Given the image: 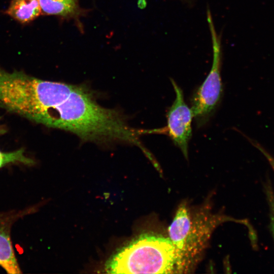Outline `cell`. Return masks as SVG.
<instances>
[{
	"mask_svg": "<svg viewBox=\"0 0 274 274\" xmlns=\"http://www.w3.org/2000/svg\"><path fill=\"white\" fill-rule=\"evenodd\" d=\"M0 105L49 128L72 132L82 140L100 144L126 143L147 152L125 117L104 108L81 85L43 80L22 72L0 71Z\"/></svg>",
	"mask_w": 274,
	"mask_h": 274,
	"instance_id": "6da1fadb",
	"label": "cell"
},
{
	"mask_svg": "<svg viewBox=\"0 0 274 274\" xmlns=\"http://www.w3.org/2000/svg\"><path fill=\"white\" fill-rule=\"evenodd\" d=\"M175 261L169 238L143 234L119 249L106 270L110 273H168L174 270Z\"/></svg>",
	"mask_w": 274,
	"mask_h": 274,
	"instance_id": "7a4b0ae2",
	"label": "cell"
},
{
	"mask_svg": "<svg viewBox=\"0 0 274 274\" xmlns=\"http://www.w3.org/2000/svg\"><path fill=\"white\" fill-rule=\"evenodd\" d=\"M207 20L211 33L213 50L211 69L191 100V110L198 127L204 125L214 113L222 94L221 67L222 49L221 35L216 29L212 13L208 7Z\"/></svg>",
	"mask_w": 274,
	"mask_h": 274,
	"instance_id": "3957f363",
	"label": "cell"
},
{
	"mask_svg": "<svg viewBox=\"0 0 274 274\" xmlns=\"http://www.w3.org/2000/svg\"><path fill=\"white\" fill-rule=\"evenodd\" d=\"M176 98L167 113V125L165 131L187 158L188 143L191 137L192 110L186 104L181 88L170 80Z\"/></svg>",
	"mask_w": 274,
	"mask_h": 274,
	"instance_id": "277c9868",
	"label": "cell"
},
{
	"mask_svg": "<svg viewBox=\"0 0 274 274\" xmlns=\"http://www.w3.org/2000/svg\"><path fill=\"white\" fill-rule=\"evenodd\" d=\"M32 207L0 214V266L9 274L21 273L11 238L13 224L20 218L32 213Z\"/></svg>",
	"mask_w": 274,
	"mask_h": 274,
	"instance_id": "5b68a950",
	"label": "cell"
},
{
	"mask_svg": "<svg viewBox=\"0 0 274 274\" xmlns=\"http://www.w3.org/2000/svg\"><path fill=\"white\" fill-rule=\"evenodd\" d=\"M42 13L48 15H55L65 19H79L85 10L81 8L79 0H39Z\"/></svg>",
	"mask_w": 274,
	"mask_h": 274,
	"instance_id": "8992f818",
	"label": "cell"
},
{
	"mask_svg": "<svg viewBox=\"0 0 274 274\" xmlns=\"http://www.w3.org/2000/svg\"><path fill=\"white\" fill-rule=\"evenodd\" d=\"M6 13L24 23L33 20L42 12L39 0H12Z\"/></svg>",
	"mask_w": 274,
	"mask_h": 274,
	"instance_id": "52a82bcc",
	"label": "cell"
},
{
	"mask_svg": "<svg viewBox=\"0 0 274 274\" xmlns=\"http://www.w3.org/2000/svg\"><path fill=\"white\" fill-rule=\"evenodd\" d=\"M14 163L32 165L34 164L35 161L24 155V149H19L11 152H3L0 151V168L9 163Z\"/></svg>",
	"mask_w": 274,
	"mask_h": 274,
	"instance_id": "ba28073f",
	"label": "cell"
},
{
	"mask_svg": "<svg viewBox=\"0 0 274 274\" xmlns=\"http://www.w3.org/2000/svg\"><path fill=\"white\" fill-rule=\"evenodd\" d=\"M266 195L270 211V222L274 239V194L270 187L266 189Z\"/></svg>",
	"mask_w": 274,
	"mask_h": 274,
	"instance_id": "9c48e42d",
	"label": "cell"
},
{
	"mask_svg": "<svg viewBox=\"0 0 274 274\" xmlns=\"http://www.w3.org/2000/svg\"><path fill=\"white\" fill-rule=\"evenodd\" d=\"M0 132H1V131H0Z\"/></svg>",
	"mask_w": 274,
	"mask_h": 274,
	"instance_id": "30bf717a",
	"label": "cell"
}]
</instances>
